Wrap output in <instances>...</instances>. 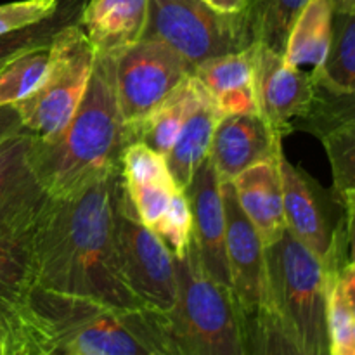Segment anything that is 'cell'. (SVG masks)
Wrapping results in <instances>:
<instances>
[{
	"mask_svg": "<svg viewBox=\"0 0 355 355\" xmlns=\"http://www.w3.org/2000/svg\"><path fill=\"white\" fill-rule=\"evenodd\" d=\"M114 172L66 196H49L31 231L35 286L118 312L144 309L120 274L114 246Z\"/></svg>",
	"mask_w": 355,
	"mask_h": 355,
	"instance_id": "6da1fadb",
	"label": "cell"
},
{
	"mask_svg": "<svg viewBox=\"0 0 355 355\" xmlns=\"http://www.w3.org/2000/svg\"><path fill=\"white\" fill-rule=\"evenodd\" d=\"M121 319L153 355H248L245 312L231 288L208 276L194 243L177 260L173 307L121 312Z\"/></svg>",
	"mask_w": 355,
	"mask_h": 355,
	"instance_id": "7a4b0ae2",
	"label": "cell"
},
{
	"mask_svg": "<svg viewBox=\"0 0 355 355\" xmlns=\"http://www.w3.org/2000/svg\"><path fill=\"white\" fill-rule=\"evenodd\" d=\"M125 148V121L114 89V58L96 54L89 85L68 125L49 141L35 137V173L49 196H66L120 172Z\"/></svg>",
	"mask_w": 355,
	"mask_h": 355,
	"instance_id": "3957f363",
	"label": "cell"
},
{
	"mask_svg": "<svg viewBox=\"0 0 355 355\" xmlns=\"http://www.w3.org/2000/svg\"><path fill=\"white\" fill-rule=\"evenodd\" d=\"M270 309L312 355H329L328 283L321 260L286 229L266 246Z\"/></svg>",
	"mask_w": 355,
	"mask_h": 355,
	"instance_id": "277c9868",
	"label": "cell"
},
{
	"mask_svg": "<svg viewBox=\"0 0 355 355\" xmlns=\"http://www.w3.org/2000/svg\"><path fill=\"white\" fill-rule=\"evenodd\" d=\"M30 315L45 355H153L132 335L121 312L96 300L33 286Z\"/></svg>",
	"mask_w": 355,
	"mask_h": 355,
	"instance_id": "5b68a950",
	"label": "cell"
},
{
	"mask_svg": "<svg viewBox=\"0 0 355 355\" xmlns=\"http://www.w3.org/2000/svg\"><path fill=\"white\" fill-rule=\"evenodd\" d=\"M96 61V49L78 19L64 24L49 45V66L31 96L16 104L21 123L40 141L55 137L78 107Z\"/></svg>",
	"mask_w": 355,
	"mask_h": 355,
	"instance_id": "8992f818",
	"label": "cell"
},
{
	"mask_svg": "<svg viewBox=\"0 0 355 355\" xmlns=\"http://www.w3.org/2000/svg\"><path fill=\"white\" fill-rule=\"evenodd\" d=\"M142 40H159L191 66L255 44L245 14H227L201 0H149Z\"/></svg>",
	"mask_w": 355,
	"mask_h": 355,
	"instance_id": "52a82bcc",
	"label": "cell"
},
{
	"mask_svg": "<svg viewBox=\"0 0 355 355\" xmlns=\"http://www.w3.org/2000/svg\"><path fill=\"white\" fill-rule=\"evenodd\" d=\"M286 229L322 262L326 272L338 274L349 262L347 210L335 193L328 194L284 151L279 155Z\"/></svg>",
	"mask_w": 355,
	"mask_h": 355,
	"instance_id": "ba28073f",
	"label": "cell"
},
{
	"mask_svg": "<svg viewBox=\"0 0 355 355\" xmlns=\"http://www.w3.org/2000/svg\"><path fill=\"white\" fill-rule=\"evenodd\" d=\"M114 246L123 283L139 304L166 312L177 298V260L162 239L137 220L123 182L114 200Z\"/></svg>",
	"mask_w": 355,
	"mask_h": 355,
	"instance_id": "9c48e42d",
	"label": "cell"
},
{
	"mask_svg": "<svg viewBox=\"0 0 355 355\" xmlns=\"http://www.w3.org/2000/svg\"><path fill=\"white\" fill-rule=\"evenodd\" d=\"M113 58L116 101L125 123L144 116L193 75V66L159 40H139Z\"/></svg>",
	"mask_w": 355,
	"mask_h": 355,
	"instance_id": "30bf717a",
	"label": "cell"
},
{
	"mask_svg": "<svg viewBox=\"0 0 355 355\" xmlns=\"http://www.w3.org/2000/svg\"><path fill=\"white\" fill-rule=\"evenodd\" d=\"M31 231L0 232V336L10 355H45L30 315L35 286Z\"/></svg>",
	"mask_w": 355,
	"mask_h": 355,
	"instance_id": "8fae6325",
	"label": "cell"
},
{
	"mask_svg": "<svg viewBox=\"0 0 355 355\" xmlns=\"http://www.w3.org/2000/svg\"><path fill=\"white\" fill-rule=\"evenodd\" d=\"M255 94L259 114L283 139L311 114L315 85L311 73L288 64L283 54L257 44Z\"/></svg>",
	"mask_w": 355,
	"mask_h": 355,
	"instance_id": "7c38bea8",
	"label": "cell"
},
{
	"mask_svg": "<svg viewBox=\"0 0 355 355\" xmlns=\"http://www.w3.org/2000/svg\"><path fill=\"white\" fill-rule=\"evenodd\" d=\"M33 142L24 127L0 141V232L31 231L49 200L31 162Z\"/></svg>",
	"mask_w": 355,
	"mask_h": 355,
	"instance_id": "4fadbf2b",
	"label": "cell"
},
{
	"mask_svg": "<svg viewBox=\"0 0 355 355\" xmlns=\"http://www.w3.org/2000/svg\"><path fill=\"white\" fill-rule=\"evenodd\" d=\"M225 210V250H227L231 291L243 312L270 307L267 286L266 246L241 210L231 182H222Z\"/></svg>",
	"mask_w": 355,
	"mask_h": 355,
	"instance_id": "5bb4252c",
	"label": "cell"
},
{
	"mask_svg": "<svg viewBox=\"0 0 355 355\" xmlns=\"http://www.w3.org/2000/svg\"><path fill=\"white\" fill-rule=\"evenodd\" d=\"M193 215V243L198 259L208 276L217 283L231 288L225 250V210L222 196V182L211 166L210 159H205L194 172L193 180L186 187Z\"/></svg>",
	"mask_w": 355,
	"mask_h": 355,
	"instance_id": "9a60e30c",
	"label": "cell"
},
{
	"mask_svg": "<svg viewBox=\"0 0 355 355\" xmlns=\"http://www.w3.org/2000/svg\"><path fill=\"white\" fill-rule=\"evenodd\" d=\"M281 153L283 139L259 113L227 114L215 125L208 159L220 182H232L250 166L276 162Z\"/></svg>",
	"mask_w": 355,
	"mask_h": 355,
	"instance_id": "2e32d148",
	"label": "cell"
},
{
	"mask_svg": "<svg viewBox=\"0 0 355 355\" xmlns=\"http://www.w3.org/2000/svg\"><path fill=\"white\" fill-rule=\"evenodd\" d=\"M121 182L134 214L142 225L153 231L180 189L173 180L165 156L144 144H128L121 155Z\"/></svg>",
	"mask_w": 355,
	"mask_h": 355,
	"instance_id": "e0dca14e",
	"label": "cell"
},
{
	"mask_svg": "<svg viewBox=\"0 0 355 355\" xmlns=\"http://www.w3.org/2000/svg\"><path fill=\"white\" fill-rule=\"evenodd\" d=\"M257 44L231 54L208 59L196 66L194 78L205 87L218 114L259 113L255 94Z\"/></svg>",
	"mask_w": 355,
	"mask_h": 355,
	"instance_id": "ac0fdd59",
	"label": "cell"
},
{
	"mask_svg": "<svg viewBox=\"0 0 355 355\" xmlns=\"http://www.w3.org/2000/svg\"><path fill=\"white\" fill-rule=\"evenodd\" d=\"M149 0H85L78 24L96 54L114 55L142 40Z\"/></svg>",
	"mask_w": 355,
	"mask_h": 355,
	"instance_id": "d6986e66",
	"label": "cell"
},
{
	"mask_svg": "<svg viewBox=\"0 0 355 355\" xmlns=\"http://www.w3.org/2000/svg\"><path fill=\"white\" fill-rule=\"evenodd\" d=\"M277 162L279 158L250 166L231 182L239 207L253 224L263 246H270L286 232Z\"/></svg>",
	"mask_w": 355,
	"mask_h": 355,
	"instance_id": "ffe728a7",
	"label": "cell"
},
{
	"mask_svg": "<svg viewBox=\"0 0 355 355\" xmlns=\"http://www.w3.org/2000/svg\"><path fill=\"white\" fill-rule=\"evenodd\" d=\"M203 92V85L194 78V75H191L149 113L139 120L125 123L127 146L137 142L148 146L158 155H168L180 128L198 106Z\"/></svg>",
	"mask_w": 355,
	"mask_h": 355,
	"instance_id": "44dd1931",
	"label": "cell"
},
{
	"mask_svg": "<svg viewBox=\"0 0 355 355\" xmlns=\"http://www.w3.org/2000/svg\"><path fill=\"white\" fill-rule=\"evenodd\" d=\"M218 120H220V114L205 90L198 106L180 128L172 149L165 156L166 166L180 189H186L189 186L194 172L210 155L211 137H214L215 125Z\"/></svg>",
	"mask_w": 355,
	"mask_h": 355,
	"instance_id": "7402d4cb",
	"label": "cell"
},
{
	"mask_svg": "<svg viewBox=\"0 0 355 355\" xmlns=\"http://www.w3.org/2000/svg\"><path fill=\"white\" fill-rule=\"evenodd\" d=\"M311 75L314 85L322 92L355 97V14L333 12L328 54Z\"/></svg>",
	"mask_w": 355,
	"mask_h": 355,
	"instance_id": "603a6c76",
	"label": "cell"
},
{
	"mask_svg": "<svg viewBox=\"0 0 355 355\" xmlns=\"http://www.w3.org/2000/svg\"><path fill=\"white\" fill-rule=\"evenodd\" d=\"M333 30V9L329 0H311L288 37L284 61L291 66L319 68L328 54Z\"/></svg>",
	"mask_w": 355,
	"mask_h": 355,
	"instance_id": "cb8c5ba5",
	"label": "cell"
},
{
	"mask_svg": "<svg viewBox=\"0 0 355 355\" xmlns=\"http://www.w3.org/2000/svg\"><path fill=\"white\" fill-rule=\"evenodd\" d=\"M311 0H248L243 10L253 42L284 54L295 21Z\"/></svg>",
	"mask_w": 355,
	"mask_h": 355,
	"instance_id": "d4e9b609",
	"label": "cell"
},
{
	"mask_svg": "<svg viewBox=\"0 0 355 355\" xmlns=\"http://www.w3.org/2000/svg\"><path fill=\"white\" fill-rule=\"evenodd\" d=\"M51 42L35 45L0 66V107L16 106L37 90L47 71Z\"/></svg>",
	"mask_w": 355,
	"mask_h": 355,
	"instance_id": "484cf974",
	"label": "cell"
},
{
	"mask_svg": "<svg viewBox=\"0 0 355 355\" xmlns=\"http://www.w3.org/2000/svg\"><path fill=\"white\" fill-rule=\"evenodd\" d=\"M333 173V193L345 210L355 208V120L343 121L321 135Z\"/></svg>",
	"mask_w": 355,
	"mask_h": 355,
	"instance_id": "4316f807",
	"label": "cell"
},
{
	"mask_svg": "<svg viewBox=\"0 0 355 355\" xmlns=\"http://www.w3.org/2000/svg\"><path fill=\"white\" fill-rule=\"evenodd\" d=\"M248 355H312L293 338L270 307L245 312Z\"/></svg>",
	"mask_w": 355,
	"mask_h": 355,
	"instance_id": "83f0119b",
	"label": "cell"
},
{
	"mask_svg": "<svg viewBox=\"0 0 355 355\" xmlns=\"http://www.w3.org/2000/svg\"><path fill=\"white\" fill-rule=\"evenodd\" d=\"M83 3H85V0H64L54 16L47 17L45 21H40L33 26L23 28L19 31L0 37V66L14 55L35 47V45L49 44L64 24L78 19Z\"/></svg>",
	"mask_w": 355,
	"mask_h": 355,
	"instance_id": "f1b7e54d",
	"label": "cell"
},
{
	"mask_svg": "<svg viewBox=\"0 0 355 355\" xmlns=\"http://www.w3.org/2000/svg\"><path fill=\"white\" fill-rule=\"evenodd\" d=\"M175 260L184 259L193 245V215L186 191H179L163 215L159 224L153 229Z\"/></svg>",
	"mask_w": 355,
	"mask_h": 355,
	"instance_id": "f546056e",
	"label": "cell"
},
{
	"mask_svg": "<svg viewBox=\"0 0 355 355\" xmlns=\"http://www.w3.org/2000/svg\"><path fill=\"white\" fill-rule=\"evenodd\" d=\"M64 0H17L0 6V37L54 16Z\"/></svg>",
	"mask_w": 355,
	"mask_h": 355,
	"instance_id": "4dcf8cb0",
	"label": "cell"
},
{
	"mask_svg": "<svg viewBox=\"0 0 355 355\" xmlns=\"http://www.w3.org/2000/svg\"><path fill=\"white\" fill-rule=\"evenodd\" d=\"M336 286L355 321V263L347 262L336 274Z\"/></svg>",
	"mask_w": 355,
	"mask_h": 355,
	"instance_id": "1f68e13d",
	"label": "cell"
},
{
	"mask_svg": "<svg viewBox=\"0 0 355 355\" xmlns=\"http://www.w3.org/2000/svg\"><path fill=\"white\" fill-rule=\"evenodd\" d=\"M23 127L19 113L16 106H2L0 107V141L9 137L16 130Z\"/></svg>",
	"mask_w": 355,
	"mask_h": 355,
	"instance_id": "d6a6232c",
	"label": "cell"
},
{
	"mask_svg": "<svg viewBox=\"0 0 355 355\" xmlns=\"http://www.w3.org/2000/svg\"><path fill=\"white\" fill-rule=\"evenodd\" d=\"M201 2L227 14H239L248 6V0H201Z\"/></svg>",
	"mask_w": 355,
	"mask_h": 355,
	"instance_id": "836d02e7",
	"label": "cell"
},
{
	"mask_svg": "<svg viewBox=\"0 0 355 355\" xmlns=\"http://www.w3.org/2000/svg\"><path fill=\"white\" fill-rule=\"evenodd\" d=\"M347 255L355 263V208L347 210Z\"/></svg>",
	"mask_w": 355,
	"mask_h": 355,
	"instance_id": "e575fe53",
	"label": "cell"
},
{
	"mask_svg": "<svg viewBox=\"0 0 355 355\" xmlns=\"http://www.w3.org/2000/svg\"><path fill=\"white\" fill-rule=\"evenodd\" d=\"M329 355H355V321L352 326V335H350V338L347 340L343 345L329 350Z\"/></svg>",
	"mask_w": 355,
	"mask_h": 355,
	"instance_id": "d590c367",
	"label": "cell"
},
{
	"mask_svg": "<svg viewBox=\"0 0 355 355\" xmlns=\"http://www.w3.org/2000/svg\"><path fill=\"white\" fill-rule=\"evenodd\" d=\"M333 12L355 14V0H329Z\"/></svg>",
	"mask_w": 355,
	"mask_h": 355,
	"instance_id": "8d00e7d4",
	"label": "cell"
},
{
	"mask_svg": "<svg viewBox=\"0 0 355 355\" xmlns=\"http://www.w3.org/2000/svg\"><path fill=\"white\" fill-rule=\"evenodd\" d=\"M0 355H10L9 349H7V343L3 342L2 336H0Z\"/></svg>",
	"mask_w": 355,
	"mask_h": 355,
	"instance_id": "74e56055",
	"label": "cell"
}]
</instances>
